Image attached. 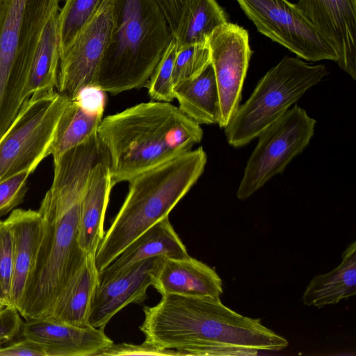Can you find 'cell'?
Here are the masks:
<instances>
[{
  "label": "cell",
  "mask_w": 356,
  "mask_h": 356,
  "mask_svg": "<svg viewBox=\"0 0 356 356\" xmlns=\"http://www.w3.org/2000/svg\"><path fill=\"white\" fill-rule=\"evenodd\" d=\"M5 307L3 305L1 300H0V312Z\"/></svg>",
  "instance_id": "cell-37"
},
{
  "label": "cell",
  "mask_w": 356,
  "mask_h": 356,
  "mask_svg": "<svg viewBox=\"0 0 356 356\" xmlns=\"http://www.w3.org/2000/svg\"><path fill=\"white\" fill-rule=\"evenodd\" d=\"M104 156L97 136L54 160V177L38 210L43 234L17 308L26 320L46 318L87 255L78 242L83 197L94 165Z\"/></svg>",
  "instance_id": "cell-1"
},
{
  "label": "cell",
  "mask_w": 356,
  "mask_h": 356,
  "mask_svg": "<svg viewBox=\"0 0 356 356\" xmlns=\"http://www.w3.org/2000/svg\"><path fill=\"white\" fill-rule=\"evenodd\" d=\"M202 147L149 168L131 179L129 191L95 257L98 272L172 209L197 181L207 163Z\"/></svg>",
  "instance_id": "cell-4"
},
{
  "label": "cell",
  "mask_w": 356,
  "mask_h": 356,
  "mask_svg": "<svg viewBox=\"0 0 356 356\" xmlns=\"http://www.w3.org/2000/svg\"><path fill=\"white\" fill-rule=\"evenodd\" d=\"M179 108L198 124L219 123L220 108L211 63L197 77L174 88Z\"/></svg>",
  "instance_id": "cell-22"
},
{
  "label": "cell",
  "mask_w": 356,
  "mask_h": 356,
  "mask_svg": "<svg viewBox=\"0 0 356 356\" xmlns=\"http://www.w3.org/2000/svg\"><path fill=\"white\" fill-rule=\"evenodd\" d=\"M113 0L100 8L60 57L56 90L74 99L84 88L93 86L108 46L113 24Z\"/></svg>",
  "instance_id": "cell-11"
},
{
  "label": "cell",
  "mask_w": 356,
  "mask_h": 356,
  "mask_svg": "<svg viewBox=\"0 0 356 356\" xmlns=\"http://www.w3.org/2000/svg\"><path fill=\"white\" fill-rule=\"evenodd\" d=\"M13 240V270L9 307L17 308L35 266L43 234L38 211L17 209L6 219Z\"/></svg>",
  "instance_id": "cell-18"
},
{
  "label": "cell",
  "mask_w": 356,
  "mask_h": 356,
  "mask_svg": "<svg viewBox=\"0 0 356 356\" xmlns=\"http://www.w3.org/2000/svg\"><path fill=\"white\" fill-rule=\"evenodd\" d=\"M257 31L308 61L332 60L337 55L294 3L287 0H236Z\"/></svg>",
  "instance_id": "cell-10"
},
{
  "label": "cell",
  "mask_w": 356,
  "mask_h": 356,
  "mask_svg": "<svg viewBox=\"0 0 356 356\" xmlns=\"http://www.w3.org/2000/svg\"><path fill=\"white\" fill-rule=\"evenodd\" d=\"M316 120L298 105L265 129L250 155L236 197L245 200L277 174L308 145Z\"/></svg>",
  "instance_id": "cell-9"
},
{
  "label": "cell",
  "mask_w": 356,
  "mask_h": 356,
  "mask_svg": "<svg viewBox=\"0 0 356 356\" xmlns=\"http://www.w3.org/2000/svg\"><path fill=\"white\" fill-rule=\"evenodd\" d=\"M102 119V115L89 112L71 99L60 119L51 147L53 159L96 136Z\"/></svg>",
  "instance_id": "cell-24"
},
{
  "label": "cell",
  "mask_w": 356,
  "mask_h": 356,
  "mask_svg": "<svg viewBox=\"0 0 356 356\" xmlns=\"http://www.w3.org/2000/svg\"><path fill=\"white\" fill-rule=\"evenodd\" d=\"M113 187L106 155L92 167L81 203L78 242L87 256L95 257L105 234L104 217Z\"/></svg>",
  "instance_id": "cell-19"
},
{
  "label": "cell",
  "mask_w": 356,
  "mask_h": 356,
  "mask_svg": "<svg viewBox=\"0 0 356 356\" xmlns=\"http://www.w3.org/2000/svg\"><path fill=\"white\" fill-rule=\"evenodd\" d=\"M152 286L161 296L220 297L223 293L217 273L189 255L181 259L159 257L152 273Z\"/></svg>",
  "instance_id": "cell-16"
},
{
  "label": "cell",
  "mask_w": 356,
  "mask_h": 356,
  "mask_svg": "<svg viewBox=\"0 0 356 356\" xmlns=\"http://www.w3.org/2000/svg\"><path fill=\"white\" fill-rule=\"evenodd\" d=\"M228 22V16L216 0H193L177 33L173 36L178 49L207 44L212 32Z\"/></svg>",
  "instance_id": "cell-25"
},
{
  "label": "cell",
  "mask_w": 356,
  "mask_h": 356,
  "mask_svg": "<svg viewBox=\"0 0 356 356\" xmlns=\"http://www.w3.org/2000/svg\"><path fill=\"white\" fill-rule=\"evenodd\" d=\"M210 63L207 44H192L178 49L172 72L173 89L199 76Z\"/></svg>",
  "instance_id": "cell-28"
},
{
  "label": "cell",
  "mask_w": 356,
  "mask_h": 356,
  "mask_svg": "<svg viewBox=\"0 0 356 356\" xmlns=\"http://www.w3.org/2000/svg\"><path fill=\"white\" fill-rule=\"evenodd\" d=\"M13 270V240L6 220H0V300L9 306Z\"/></svg>",
  "instance_id": "cell-29"
},
{
  "label": "cell",
  "mask_w": 356,
  "mask_h": 356,
  "mask_svg": "<svg viewBox=\"0 0 356 356\" xmlns=\"http://www.w3.org/2000/svg\"><path fill=\"white\" fill-rule=\"evenodd\" d=\"M98 283L95 257L87 256L46 318L78 327L90 326L88 323L90 305Z\"/></svg>",
  "instance_id": "cell-20"
},
{
  "label": "cell",
  "mask_w": 356,
  "mask_h": 356,
  "mask_svg": "<svg viewBox=\"0 0 356 356\" xmlns=\"http://www.w3.org/2000/svg\"><path fill=\"white\" fill-rule=\"evenodd\" d=\"M97 136L114 186L191 150L202 140L203 131L179 107L153 100L104 118Z\"/></svg>",
  "instance_id": "cell-3"
},
{
  "label": "cell",
  "mask_w": 356,
  "mask_h": 356,
  "mask_svg": "<svg viewBox=\"0 0 356 356\" xmlns=\"http://www.w3.org/2000/svg\"><path fill=\"white\" fill-rule=\"evenodd\" d=\"M143 307L145 341L179 355H257L288 346L285 337L225 306L220 297L164 295Z\"/></svg>",
  "instance_id": "cell-2"
},
{
  "label": "cell",
  "mask_w": 356,
  "mask_h": 356,
  "mask_svg": "<svg viewBox=\"0 0 356 356\" xmlns=\"http://www.w3.org/2000/svg\"><path fill=\"white\" fill-rule=\"evenodd\" d=\"M104 0H66L58 15L60 57L96 14Z\"/></svg>",
  "instance_id": "cell-26"
},
{
  "label": "cell",
  "mask_w": 356,
  "mask_h": 356,
  "mask_svg": "<svg viewBox=\"0 0 356 356\" xmlns=\"http://www.w3.org/2000/svg\"><path fill=\"white\" fill-rule=\"evenodd\" d=\"M20 316L13 307H5L0 312V344L20 335L24 323Z\"/></svg>",
  "instance_id": "cell-33"
},
{
  "label": "cell",
  "mask_w": 356,
  "mask_h": 356,
  "mask_svg": "<svg viewBox=\"0 0 356 356\" xmlns=\"http://www.w3.org/2000/svg\"><path fill=\"white\" fill-rule=\"evenodd\" d=\"M59 0H7L0 22V137L24 100L32 60Z\"/></svg>",
  "instance_id": "cell-6"
},
{
  "label": "cell",
  "mask_w": 356,
  "mask_h": 356,
  "mask_svg": "<svg viewBox=\"0 0 356 356\" xmlns=\"http://www.w3.org/2000/svg\"><path fill=\"white\" fill-rule=\"evenodd\" d=\"M71 99L56 90L26 98L0 139V181L24 170L31 173L51 155L60 119Z\"/></svg>",
  "instance_id": "cell-8"
},
{
  "label": "cell",
  "mask_w": 356,
  "mask_h": 356,
  "mask_svg": "<svg viewBox=\"0 0 356 356\" xmlns=\"http://www.w3.org/2000/svg\"><path fill=\"white\" fill-rule=\"evenodd\" d=\"M158 257L141 261L118 276L97 284L89 309L88 323L91 327L104 329L122 308L147 298V291L152 286V273Z\"/></svg>",
  "instance_id": "cell-14"
},
{
  "label": "cell",
  "mask_w": 356,
  "mask_h": 356,
  "mask_svg": "<svg viewBox=\"0 0 356 356\" xmlns=\"http://www.w3.org/2000/svg\"><path fill=\"white\" fill-rule=\"evenodd\" d=\"M337 55L339 67L356 79V0H298L294 3Z\"/></svg>",
  "instance_id": "cell-13"
},
{
  "label": "cell",
  "mask_w": 356,
  "mask_h": 356,
  "mask_svg": "<svg viewBox=\"0 0 356 356\" xmlns=\"http://www.w3.org/2000/svg\"><path fill=\"white\" fill-rule=\"evenodd\" d=\"M0 356H46L44 348L31 339L22 340L0 348Z\"/></svg>",
  "instance_id": "cell-35"
},
{
  "label": "cell",
  "mask_w": 356,
  "mask_h": 356,
  "mask_svg": "<svg viewBox=\"0 0 356 356\" xmlns=\"http://www.w3.org/2000/svg\"><path fill=\"white\" fill-rule=\"evenodd\" d=\"M327 74L323 65H312L299 57L284 56L259 80L225 129L229 145L243 146L282 116L311 87Z\"/></svg>",
  "instance_id": "cell-7"
},
{
  "label": "cell",
  "mask_w": 356,
  "mask_h": 356,
  "mask_svg": "<svg viewBox=\"0 0 356 356\" xmlns=\"http://www.w3.org/2000/svg\"><path fill=\"white\" fill-rule=\"evenodd\" d=\"M187 250L176 233L169 216L161 219L134 240L108 266L98 272L99 283L122 273L133 265L152 257L181 259Z\"/></svg>",
  "instance_id": "cell-17"
},
{
  "label": "cell",
  "mask_w": 356,
  "mask_h": 356,
  "mask_svg": "<svg viewBox=\"0 0 356 356\" xmlns=\"http://www.w3.org/2000/svg\"><path fill=\"white\" fill-rule=\"evenodd\" d=\"M207 44L219 95L220 118L225 128L239 106L252 50L243 27L227 22L216 28Z\"/></svg>",
  "instance_id": "cell-12"
},
{
  "label": "cell",
  "mask_w": 356,
  "mask_h": 356,
  "mask_svg": "<svg viewBox=\"0 0 356 356\" xmlns=\"http://www.w3.org/2000/svg\"><path fill=\"white\" fill-rule=\"evenodd\" d=\"M31 174L29 170H24L0 181V217L13 211L23 201Z\"/></svg>",
  "instance_id": "cell-30"
},
{
  "label": "cell",
  "mask_w": 356,
  "mask_h": 356,
  "mask_svg": "<svg viewBox=\"0 0 356 356\" xmlns=\"http://www.w3.org/2000/svg\"><path fill=\"white\" fill-rule=\"evenodd\" d=\"M163 14L172 36L177 33L193 0H154Z\"/></svg>",
  "instance_id": "cell-32"
},
{
  "label": "cell",
  "mask_w": 356,
  "mask_h": 356,
  "mask_svg": "<svg viewBox=\"0 0 356 356\" xmlns=\"http://www.w3.org/2000/svg\"><path fill=\"white\" fill-rule=\"evenodd\" d=\"M356 294V242L350 243L334 269L314 277L307 286L304 305L321 308L334 305Z\"/></svg>",
  "instance_id": "cell-21"
},
{
  "label": "cell",
  "mask_w": 356,
  "mask_h": 356,
  "mask_svg": "<svg viewBox=\"0 0 356 356\" xmlns=\"http://www.w3.org/2000/svg\"><path fill=\"white\" fill-rule=\"evenodd\" d=\"M20 336L42 346L46 356H95L113 343L102 328L78 327L47 318L24 322Z\"/></svg>",
  "instance_id": "cell-15"
},
{
  "label": "cell",
  "mask_w": 356,
  "mask_h": 356,
  "mask_svg": "<svg viewBox=\"0 0 356 356\" xmlns=\"http://www.w3.org/2000/svg\"><path fill=\"white\" fill-rule=\"evenodd\" d=\"M177 51V40L172 37L146 86L154 101L170 102L175 99L172 72Z\"/></svg>",
  "instance_id": "cell-27"
},
{
  "label": "cell",
  "mask_w": 356,
  "mask_h": 356,
  "mask_svg": "<svg viewBox=\"0 0 356 356\" xmlns=\"http://www.w3.org/2000/svg\"><path fill=\"white\" fill-rule=\"evenodd\" d=\"M172 37L154 0H113L111 37L93 86L112 95L146 87Z\"/></svg>",
  "instance_id": "cell-5"
},
{
  "label": "cell",
  "mask_w": 356,
  "mask_h": 356,
  "mask_svg": "<svg viewBox=\"0 0 356 356\" xmlns=\"http://www.w3.org/2000/svg\"><path fill=\"white\" fill-rule=\"evenodd\" d=\"M58 15V13L48 21L38 44L25 89L26 99L56 88L60 61Z\"/></svg>",
  "instance_id": "cell-23"
},
{
  "label": "cell",
  "mask_w": 356,
  "mask_h": 356,
  "mask_svg": "<svg viewBox=\"0 0 356 356\" xmlns=\"http://www.w3.org/2000/svg\"><path fill=\"white\" fill-rule=\"evenodd\" d=\"M101 355H179L175 350L162 349L144 341L142 344L134 345L127 343H112L101 350L95 356Z\"/></svg>",
  "instance_id": "cell-31"
},
{
  "label": "cell",
  "mask_w": 356,
  "mask_h": 356,
  "mask_svg": "<svg viewBox=\"0 0 356 356\" xmlns=\"http://www.w3.org/2000/svg\"><path fill=\"white\" fill-rule=\"evenodd\" d=\"M72 100L76 101L89 112L103 115L106 104L105 92L95 86L83 88Z\"/></svg>",
  "instance_id": "cell-34"
},
{
  "label": "cell",
  "mask_w": 356,
  "mask_h": 356,
  "mask_svg": "<svg viewBox=\"0 0 356 356\" xmlns=\"http://www.w3.org/2000/svg\"><path fill=\"white\" fill-rule=\"evenodd\" d=\"M6 1L7 0H0V22H1L3 15Z\"/></svg>",
  "instance_id": "cell-36"
}]
</instances>
